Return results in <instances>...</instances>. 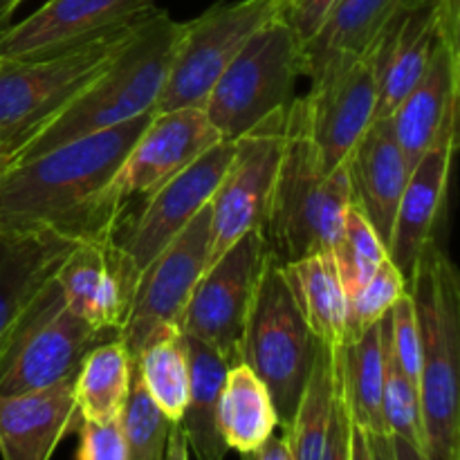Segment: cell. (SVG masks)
<instances>
[{
    "label": "cell",
    "mask_w": 460,
    "mask_h": 460,
    "mask_svg": "<svg viewBox=\"0 0 460 460\" xmlns=\"http://www.w3.org/2000/svg\"><path fill=\"white\" fill-rule=\"evenodd\" d=\"M153 112L13 162L0 175V234L52 232L75 241L115 234L102 196Z\"/></svg>",
    "instance_id": "obj_1"
},
{
    "label": "cell",
    "mask_w": 460,
    "mask_h": 460,
    "mask_svg": "<svg viewBox=\"0 0 460 460\" xmlns=\"http://www.w3.org/2000/svg\"><path fill=\"white\" fill-rule=\"evenodd\" d=\"M184 22L164 9H153L137 21L133 34L111 66L99 72L88 88L40 130L13 162L31 160L84 135L112 128L155 111L164 88Z\"/></svg>",
    "instance_id": "obj_2"
},
{
    "label": "cell",
    "mask_w": 460,
    "mask_h": 460,
    "mask_svg": "<svg viewBox=\"0 0 460 460\" xmlns=\"http://www.w3.org/2000/svg\"><path fill=\"white\" fill-rule=\"evenodd\" d=\"M420 340L422 454L460 460V279L436 241L409 281Z\"/></svg>",
    "instance_id": "obj_3"
},
{
    "label": "cell",
    "mask_w": 460,
    "mask_h": 460,
    "mask_svg": "<svg viewBox=\"0 0 460 460\" xmlns=\"http://www.w3.org/2000/svg\"><path fill=\"white\" fill-rule=\"evenodd\" d=\"M350 207L346 162L323 173L308 130L304 97L292 99L286 115V146L274 184L265 238L281 263L331 252Z\"/></svg>",
    "instance_id": "obj_4"
},
{
    "label": "cell",
    "mask_w": 460,
    "mask_h": 460,
    "mask_svg": "<svg viewBox=\"0 0 460 460\" xmlns=\"http://www.w3.org/2000/svg\"><path fill=\"white\" fill-rule=\"evenodd\" d=\"M322 344L305 323L281 261L268 252L243 332L241 362L268 389L279 425L295 418Z\"/></svg>",
    "instance_id": "obj_5"
},
{
    "label": "cell",
    "mask_w": 460,
    "mask_h": 460,
    "mask_svg": "<svg viewBox=\"0 0 460 460\" xmlns=\"http://www.w3.org/2000/svg\"><path fill=\"white\" fill-rule=\"evenodd\" d=\"M135 25L137 22L52 58L0 61V146L18 155L111 66Z\"/></svg>",
    "instance_id": "obj_6"
},
{
    "label": "cell",
    "mask_w": 460,
    "mask_h": 460,
    "mask_svg": "<svg viewBox=\"0 0 460 460\" xmlns=\"http://www.w3.org/2000/svg\"><path fill=\"white\" fill-rule=\"evenodd\" d=\"M299 52V39L281 16L250 36L202 108L220 139L236 142L270 115L290 106L301 76Z\"/></svg>",
    "instance_id": "obj_7"
},
{
    "label": "cell",
    "mask_w": 460,
    "mask_h": 460,
    "mask_svg": "<svg viewBox=\"0 0 460 460\" xmlns=\"http://www.w3.org/2000/svg\"><path fill=\"white\" fill-rule=\"evenodd\" d=\"M103 335L66 308L61 288L52 279L0 355V395L30 394L75 377Z\"/></svg>",
    "instance_id": "obj_8"
},
{
    "label": "cell",
    "mask_w": 460,
    "mask_h": 460,
    "mask_svg": "<svg viewBox=\"0 0 460 460\" xmlns=\"http://www.w3.org/2000/svg\"><path fill=\"white\" fill-rule=\"evenodd\" d=\"M281 12V0L216 3L184 22L155 112L205 108L211 88L254 31Z\"/></svg>",
    "instance_id": "obj_9"
},
{
    "label": "cell",
    "mask_w": 460,
    "mask_h": 460,
    "mask_svg": "<svg viewBox=\"0 0 460 460\" xmlns=\"http://www.w3.org/2000/svg\"><path fill=\"white\" fill-rule=\"evenodd\" d=\"M209 250L211 209L207 205L139 274L133 305L117 335L130 362H137L139 353L155 337L180 331L196 283L209 265Z\"/></svg>",
    "instance_id": "obj_10"
},
{
    "label": "cell",
    "mask_w": 460,
    "mask_h": 460,
    "mask_svg": "<svg viewBox=\"0 0 460 460\" xmlns=\"http://www.w3.org/2000/svg\"><path fill=\"white\" fill-rule=\"evenodd\" d=\"M218 142L223 139L202 108L153 112L103 191L102 214L106 223L115 229L130 202H146L157 189Z\"/></svg>",
    "instance_id": "obj_11"
},
{
    "label": "cell",
    "mask_w": 460,
    "mask_h": 460,
    "mask_svg": "<svg viewBox=\"0 0 460 460\" xmlns=\"http://www.w3.org/2000/svg\"><path fill=\"white\" fill-rule=\"evenodd\" d=\"M288 108L270 115L256 128L234 142L232 162L209 202V265L247 232H265L286 146Z\"/></svg>",
    "instance_id": "obj_12"
},
{
    "label": "cell",
    "mask_w": 460,
    "mask_h": 460,
    "mask_svg": "<svg viewBox=\"0 0 460 460\" xmlns=\"http://www.w3.org/2000/svg\"><path fill=\"white\" fill-rule=\"evenodd\" d=\"M268 252V238L256 229L218 256L196 283L180 332L214 349L229 364L241 362L243 332Z\"/></svg>",
    "instance_id": "obj_13"
},
{
    "label": "cell",
    "mask_w": 460,
    "mask_h": 460,
    "mask_svg": "<svg viewBox=\"0 0 460 460\" xmlns=\"http://www.w3.org/2000/svg\"><path fill=\"white\" fill-rule=\"evenodd\" d=\"M304 94L308 130L323 173L344 164L349 153L376 119L380 67L373 52L328 67Z\"/></svg>",
    "instance_id": "obj_14"
},
{
    "label": "cell",
    "mask_w": 460,
    "mask_h": 460,
    "mask_svg": "<svg viewBox=\"0 0 460 460\" xmlns=\"http://www.w3.org/2000/svg\"><path fill=\"white\" fill-rule=\"evenodd\" d=\"M155 9L153 0H48L0 31V61H40L128 27Z\"/></svg>",
    "instance_id": "obj_15"
},
{
    "label": "cell",
    "mask_w": 460,
    "mask_h": 460,
    "mask_svg": "<svg viewBox=\"0 0 460 460\" xmlns=\"http://www.w3.org/2000/svg\"><path fill=\"white\" fill-rule=\"evenodd\" d=\"M54 281L70 313L106 335H119L137 292L139 270L115 234H103L76 241Z\"/></svg>",
    "instance_id": "obj_16"
},
{
    "label": "cell",
    "mask_w": 460,
    "mask_h": 460,
    "mask_svg": "<svg viewBox=\"0 0 460 460\" xmlns=\"http://www.w3.org/2000/svg\"><path fill=\"white\" fill-rule=\"evenodd\" d=\"M232 155L234 142L223 139L211 146L164 187L157 189L144 202L142 211L135 216L128 229L115 232V238L128 252L139 274L196 218L202 207L209 205Z\"/></svg>",
    "instance_id": "obj_17"
},
{
    "label": "cell",
    "mask_w": 460,
    "mask_h": 460,
    "mask_svg": "<svg viewBox=\"0 0 460 460\" xmlns=\"http://www.w3.org/2000/svg\"><path fill=\"white\" fill-rule=\"evenodd\" d=\"M458 0H447L440 18L438 39L425 72L389 115L409 169H413L434 146L445 126L458 119Z\"/></svg>",
    "instance_id": "obj_18"
},
{
    "label": "cell",
    "mask_w": 460,
    "mask_h": 460,
    "mask_svg": "<svg viewBox=\"0 0 460 460\" xmlns=\"http://www.w3.org/2000/svg\"><path fill=\"white\" fill-rule=\"evenodd\" d=\"M456 128L458 119L449 121L434 146L418 160L395 211L386 254L407 286L422 256L438 241V223L447 200L449 173L458 144Z\"/></svg>",
    "instance_id": "obj_19"
},
{
    "label": "cell",
    "mask_w": 460,
    "mask_h": 460,
    "mask_svg": "<svg viewBox=\"0 0 460 460\" xmlns=\"http://www.w3.org/2000/svg\"><path fill=\"white\" fill-rule=\"evenodd\" d=\"M350 202L389 245L395 211L411 169L395 139L391 117H376L346 157Z\"/></svg>",
    "instance_id": "obj_20"
},
{
    "label": "cell",
    "mask_w": 460,
    "mask_h": 460,
    "mask_svg": "<svg viewBox=\"0 0 460 460\" xmlns=\"http://www.w3.org/2000/svg\"><path fill=\"white\" fill-rule=\"evenodd\" d=\"M75 377L30 394L0 395L3 460H49L63 436L79 429Z\"/></svg>",
    "instance_id": "obj_21"
},
{
    "label": "cell",
    "mask_w": 460,
    "mask_h": 460,
    "mask_svg": "<svg viewBox=\"0 0 460 460\" xmlns=\"http://www.w3.org/2000/svg\"><path fill=\"white\" fill-rule=\"evenodd\" d=\"M75 243L52 232L0 234V355Z\"/></svg>",
    "instance_id": "obj_22"
},
{
    "label": "cell",
    "mask_w": 460,
    "mask_h": 460,
    "mask_svg": "<svg viewBox=\"0 0 460 460\" xmlns=\"http://www.w3.org/2000/svg\"><path fill=\"white\" fill-rule=\"evenodd\" d=\"M400 0H340L317 34L301 45V75L317 79L328 67L368 52Z\"/></svg>",
    "instance_id": "obj_23"
},
{
    "label": "cell",
    "mask_w": 460,
    "mask_h": 460,
    "mask_svg": "<svg viewBox=\"0 0 460 460\" xmlns=\"http://www.w3.org/2000/svg\"><path fill=\"white\" fill-rule=\"evenodd\" d=\"M182 337L187 346L191 386L180 427L187 436L189 454H193L196 460H225L229 449L218 429V400L232 364L202 341Z\"/></svg>",
    "instance_id": "obj_24"
},
{
    "label": "cell",
    "mask_w": 460,
    "mask_h": 460,
    "mask_svg": "<svg viewBox=\"0 0 460 460\" xmlns=\"http://www.w3.org/2000/svg\"><path fill=\"white\" fill-rule=\"evenodd\" d=\"M296 305L319 344L340 349L346 341V310L349 299L337 274L331 252L304 256L283 263Z\"/></svg>",
    "instance_id": "obj_25"
},
{
    "label": "cell",
    "mask_w": 460,
    "mask_h": 460,
    "mask_svg": "<svg viewBox=\"0 0 460 460\" xmlns=\"http://www.w3.org/2000/svg\"><path fill=\"white\" fill-rule=\"evenodd\" d=\"M341 389L350 420L367 436L386 434L382 416V386H385V350H382V319L355 340L337 349Z\"/></svg>",
    "instance_id": "obj_26"
},
{
    "label": "cell",
    "mask_w": 460,
    "mask_h": 460,
    "mask_svg": "<svg viewBox=\"0 0 460 460\" xmlns=\"http://www.w3.org/2000/svg\"><path fill=\"white\" fill-rule=\"evenodd\" d=\"M279 427L272 398L247 364H232L218 400V429L227 449L252 454Z\"/></svg>",
    "instance_id": "obj_27"
},
{
    "label": "cell",
    "mask_w": 460,
    "mask_h": 460,
    "mask_svg": "<svg viewBox=\"0 0 460 460\" xmlns=\"http://www.w3.org/2000/svg\"><path fill=\"white\" fill-rule=\"evenodd\" d=\"M133 362L119 337L94 346L75 377V402L81 422L119 420L130 391Z\"/></svg>",
    "instance_id": "obj_28"
},
{
    "label": "cell",
    "mask_w": 460,
    "mask_h": 460,
    "mask_svg": "<svg viewBox=\"0 0 460 460\" xmlns=\"http://www.w3.org/2000/svg\"><path fill=\"white\" fill-rule=\"evenodd\" d=\"M337 394V349L322 346L295 418L283 429L292 460H322Z\"/></svg>",
    "instance_id": "obj_29"
},
{
    "label": "cell",
    "mask_w": 460,
    "mask_h": 460,
    "mask_svg": "<svg viewBox=\"0 0 460 460\" xmlns=\"http://www.w3.org/2000/svg\"><path fill=\"white\" fill-rule=\"evenodd\" d=\"M135 368L162 413L171 422L182 420L189 402V386H191V371H189L182 332L171 331L155 337L139 353Z\"/></svg>",
    "instance_id": "obj_30"
},
{
    "label": "cell",
    "mask_w": 460,
    "mask_h": 460,
    "mask_svg": "<svg viewBox=\"0 0 460 460\" xmlns=\"http://www.w3.org/2000/svg\"><path fill=\"white\" fill-rule=\"evenodd\" d=\"M382 350H385V386H382V416L386 434L407 440L422 452V420L418 386L409 380L391 346V310L382 317Z\"/></svg>",
    "instance_id": "obj_31"
},
{
    "label": "cell",
    "mask_w": 460,
    "mask_h": 460,
    "mask_svg": "<svg viewBox=\"0 0 460 460\" xmlns=\"http://www.w3.org/2000/svg\"><path fill=\"white\" fill-rule=\"evenodd\" d=\"M331 254L335 259L337 274H340L346 299H350L359 288L367 286L368 279L389 259L382 238L377 236L367 216L353 202L346 211L344 229H341L340 241L332 247Z\"/></svg>",
    "instance_id": "obj_32"
},
{
    "label": "cell",
    "mask_w": 460,
    "mask_h": 460,
    "mask_svg": "<svg viewBox=\"0 0 460 460\" xmlns=\"http://www.w3.org/2000/svg\"><path fill=\"white\" fill-rule=\"evenodd\" d=\"M128 460H164L173 422L153 402L133 364L130 391L119 418Z\"/></svg>",
    "instance_id": "obj_33"
},
{
    "label": "cell",
    "mask_w": 460,
    "mask_h": 460,
    "mask_svg": "<svg viewBox=\"0 0 460 460\" xmlns=\"http://www.w3.org/2000/svg\"><path fill=\"white\" fill-rule=\"evenodd\" d=\"M407 290L409 286L402 279V274L386 259L377 268V272L368 279L367 286L359 288L349 299V310H346V341L355 340L367 328L380 322Z\"/></svg>",
    "instance_id": "obj_34"
},
{
    "label": "cell",
    "mask_w": 460,
    "mask_h": 460,
    "mask_svg": "<svg viewBox=\"0 0 460 460\" xmlns=\"http://www.w3.org/2000/svg\"><path fill=\"white\" fill-rule=\"evenodd\" d=\"M76 431H79L76 460H128L119 420L106 425L81 422Z\"/></svg>",
    "instance_id": "obj_35"
},
{
    "label": "cell",
    "mask_w": 460,
    "mask_h": 460,
    "mask_svg": "<svg viewBox=\"0 0 460 460\" xmlns=\"http://www.w3.org/2000/svg\"><path fill=\"white\" fill-rule=\"evenodd\" d=\"M337 3L340 0H286L279 16L286 21V25L295 31L299 43L304 45L305 40L317 34Z\"/></svg>",
    "instance_id": "obj_36"
},
{
    "label": "cell",
    "mask_w": 460,
    "mask_h": 460,
    "mask_svg": "<svg viewBox=\"0 0 460 460\" xmlns=\"http://www.w3.org/2000/svg\"><path fill=\"white\" fill-rule=\"evenodd\" d=\"M350 429H353V420H350L349 407H346L344 389H341L340 377V364H337V394L335 404H332V416L331 425H328L322 460H350Z\"/></svg>",
    "instance_id": "obj_37"
},
{
    "label": "cell",
    "mask_w": 460,
    "mask_h": 460,
    "mask_svg": "<svg viewBox=\"0 0 460 460\" xmlns=\"http://www.w3.org/2000/svg\"><path fill=\"white\" fill-rule=\"evenodd\" d=\"M254 460H292L290 449H288L286 438L281 436H270L256 452H252Z\"/></svg>",
    "instance_id": "obj_38"
},
{
    "label": "cell",
    "mask_w": 460,
    "mask_h": 460,
    "mask_svg": "<svg viewBox=\"0 0 460 460\" xmlns=\"http://www.w3.org/2000/svg\"><path fill=\"white\" fill-rule=\"evenodd\" d=\"M164 460H189V445L187 436H184L180 422H173L169 434V443H166Z\"/></svg>",
    "instance_id": "obj_39"
},
{
    "label": "cell",
    "mask_w": 460,
    "mask_h": 460,
    "mask_svg": "<svg viewBox=\"0 0 460 460\" xmlns=\"http://www.w3.org/2000/svg\"><path fill=\"white\" fill-rule=\"evenodd\" d=\"M350 460H373L368 436L353 425L350 429Z\"/></svg>",
    "instance_id": "obj_40"
},
{
    "label": "cell",
    "mask_w": 460,
    "mask_h": 460,
    "mask_svg": "<svg viewBox=\"0 0 460 460\" xmlns=\"http://www.w3.org/2000/svg\"><path fill=\"white\" fill-rule=\"evenodd\" d=\"M391 447H394V460H429L420 449L409 445L407 440L391 436Z\"/></svg>",
    "instance_id": "obj_41"
},
{
    "label": "cell",
    "mask_w": 460,
    "mask_h": 460,
    "mask_svg": "<svg viewBox=\"0 0 460 460\" xmlns=\"http://www.w3.org/2000/svg\"><path fill=\"white\" fill-rule=\"evenodd\" d=\"M373 460H394V447H391V436H368Z\"/></svg>",
    "instance_id": "obj_42"
},
{
    "label": "cell",
    "mask_w": 460,
    "mask_h": 460,
    "mask_svg": "<svg viewBox=\"0 0 460 460\" xmlns=\"http://www.w3.org/2000/svg\"><path fill=\"white\" fill-rule=\"evenodd\" d=\"M21 3H22V0H0V31H3L4 27L9 25L13 12H16L18 4H21Z\"/></svg>",
    "instance_id": "obj_43"
},
{
    "label": "cell",
    "mask_w": 460,
    "mask_h": 460,
    "mask_svg": "<svg viewBox=\"0 0 460 460\" xmlns=\"http://www.w3.org/2000/svg\"><path fill=\"white\" fill-rule=\"evenodd\" d=\"M13 160H16V151H12L7 146H0V175L13 164Z\"/></svg>",
    "instance_id": "obj_44"
},
{
    "label": "cell",
    "mask_w": 460,
    "mask_h": 460,
    "mask_svg": "<svg viewBox=\"0 0 460 460\" xmlns=\"http://www.w3.org/2000/svg\"><path fill=\"white\" fill-rule=\"evenodd\" d=\"M241 458L243 460H254V458H252V454H241Z\"/></svg>",
    "instance_id": "obj_45"
},
{
    "label": "cell",
    "mask_w": 460,
    "mask_h": 460,
    "mask_svg": "<svg viewBox=\"0 0 460 460\" xmlns=\"http://www.w3.org/2000/svg\"><path fill=\"white\" fill-rule=\"evenodd\" d=\"M283 3H286V0H281V4H283Z\"/></svg>",
    "instance_id": "obj_46"
}]
</instances>
